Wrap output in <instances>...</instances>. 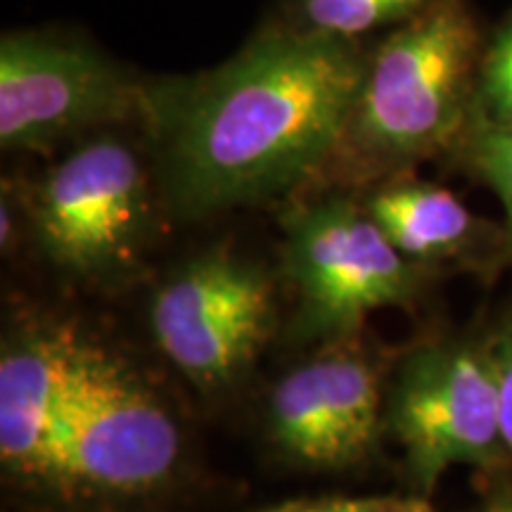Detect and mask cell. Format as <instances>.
Masks as SVG:
<instances>
[{"label":"cell","mask_w":512,"mask_h":512,"mask_svg":"<svg viewBox=\"0 0 512 512\" xmlns=\"http://www.w3.org/2000/svg\"><path fill=\"white\" fill-rule=\"evenodd\" d=\"M285 264L299 292V332L313 339L349 337L384 306L415 292L406 259L368 214L344 197L304 204L285 219Z\"/></svg>","instance_id":"obj_5"},{"label":"cell","mask_w":512,"mask_h":512,"mask_svg":"<svg viewBox=\"0 0 512 512\" xmlns=\"http://www.w3.org/2000/svg\"><path fill=\"white\" fill-rule=\"evenodd\" d=\"M482 512H512V498L501 496L496 501H491Z\"/></svg>","instance_id":"obj_17"},{"label":"cell","mask_w":512,"mask_h":512,"mask_svg":"<svg viewBox=\"0 0 512 512\" xmlns=\"http://www.w3.org/2000/svg\"><path fill=\"white\" fill-rule=\"evenodd\" d=\"M76 339L34 332L0 358V458L12 472L43 479Z\"/></svg>","instance_id":"obj_10"},{"label":"cell","mask_w":512,"mask_h":512,"mask_svg":"<svg viewBox=\"0 0 512 512\" xmlns=\"http://www.w3.org/2000/svg\"><path fill=\"white\" fill-rule=\"evenodd\" d=\"M472 159L501 200L512 233V126H479Z\"/></svg>","instance_id":"obj_14"},{"label":"cell","mask_w":512,"mask_h":512,"mask_svg":"<svg viewBox=\"0 0 512 512\" xmlns=\"http://www.w3.org/2000/svg\"><path fill=\"white\" fill-rule=\"evenodd\" d=\"M266 512H434L422 498H330V501H299L287 503Z\"/></svg>","instance_id":"obj_16"},{"label":"cell","mask_w":512,"mask_h":512,"mask_svg":"<svg viewBox=\"0 0 512 512\" xmlns=\"http://www.w3.org/2000/svg\"><path fill=\"white\" fill-rule=\"evenodd\" d=\"M486 356H489L496 380L503 446L512 453V313L505 318L503 328L496 332V337L486 347Z\"/></svg>","instance_id":"obj_15"},{"label":"cell","mask_w":512,"mask_h":512,"mask_svg":"<svg viewBox=\"0 0 512 512\" xmlns=\"http://www.w3.org/2000/svg\"><path fill=\"white\" fill-rule=\"evenodd\" d=\"M427 3L430 0H292L290 17L283 22L320 36L361 41L384 27L408 22Z\"/></svg>","instance_id":"obj_12"},{"label":"cell","mask_w":512,"mask_h":512,"mask_svg":"<svg viewBox=\"0 0 512 512\" xmlns=\"http://www.w3.org/2000/svg\"><path fill=\"white\" fill-rule=\"evenodd\" d=\"M477 102L482 126H512V15L482 64Z\"/></svg>","instance_id":"obj_13"},{"label":"cell","mask_w":512,"mask_h":512,"mask_svg":"<svg viewBox=\"0 0 512 512\" xmlns=\"http://www.w3.org/2000/svg\"><path fill=\"white\" fill-rule=\"evenodd\" d=\"M162 354L197 387L240 377L275 325L268 275L233 256H204L159 287L150 306Z\"/></svg>","instance_id":"obj_7"},{"label":"cell","mask_w":512,"mask_h":512,"mask_svg":"<svg viewBox=\"0 0 512 512\" xmlns=\"http://www.w3.org/2000/svg\"><path fill=\"white\" fill-rule=\"evenodd\" d=\"M382 392L373 363L337 351L294 368L275 384L268 420L275 444L309 467L339 470L361 460L380 430Z\"/></svg>","instance_id":"obj_9"},{"label":"cell","mask_w":512,"mask_h":512,"mask_svg":"<svg viewBox=\"0 0 512 512\" xmlns=\"http://www.w3.org/2000/svg\"><path fill=\"white\" fill-rule=\"evenodd\" d=\"M389 242L411 261L451 254L472 235L470 209L451 190L430 183L384 185L366 202Z\"/></svg>","instance_id":"obj_11"},{"label":"cell","mask_w":512,"mask_h":512,"mask_svg":"<svg viewBox=\"0 0 512 512\" xmlns=\"http://www.w3.org/2000/svg\"><path fill=\"white\" fill-rule=\"evenodd\" d=\"M389 422L425 494L451 467L489 463L503 434L486 349L432 347L413 354L396 380Z\"/></svg>","instance_id":"obj_8"},{"label":"cell","mask_w":512,"mask_h":512,"mask_svg":"<svg viewBox=\"0 0 512 512\" xmlns=\"http://www.w3.org/2000/svg\"><path fill=\"white\" fill-rule=\"evenodd\" d=\"M147 83L81 38L12 31L0 41V145L43 152L143 117Z\"/></svg>","instance_id":"obj_4"},{"label":"cell","mask_w":512,"mask_h":512,"mask_svg":"<svg viewBox=\"0 0 512 512\" xmlns=\"http://www.w3.org/2000/svg\"><path fill=\"white\" fill-rule=\"evenodd\" d=\"M178 453L181 434L162 403L119 361L76 342L43 479L145 491L171 475Z\"/></svg>","instance_id":"obj_3"},{"label":"cell","mask_w":512,"mask_h":512,"mask_svg":"<svg viewBox=\"0 0 512 512\" xmlns=\"http://www.w3.org/2000/svg\"><path fill=\"white\" fill-rule=\"evenodd\" d=\"M477 43L465 0H430L394 27L366 53L347 131L332 162L370 178L444 145L465 112Z\"/></svg>","instance_id":"obj_2"},{"label":"cell","mask_w":512,"mask_h":512,"mask_svg":"<svg viewBox=\"0 0 512 512\" xmlns=\"http://www.w3.org/2000/svg\"><path fill=\"white\" fill-rule=\"evenodd\" d=\"M152 185L143 157L112 133L57 162L34 190L36 235L55 264L81 275L107 273L143 238Z\"/></svg>","instance_id":"obj_6"},{"label":"cell","mask_w":512,"mask_h":512,"mask_svg":"<svg viewBox=\"0 0 512 512\" xmlns=\"http://www.w3.org/2000/svg\"><path fill=\"white\" fill-rule=\"evenodd\" d=\"M358 41L280 22L192 79L147 86L143 119L183 219L273 202L335 159L358 83Z\"/></svg>","instance_id":"obj_1"}]
</instances>
